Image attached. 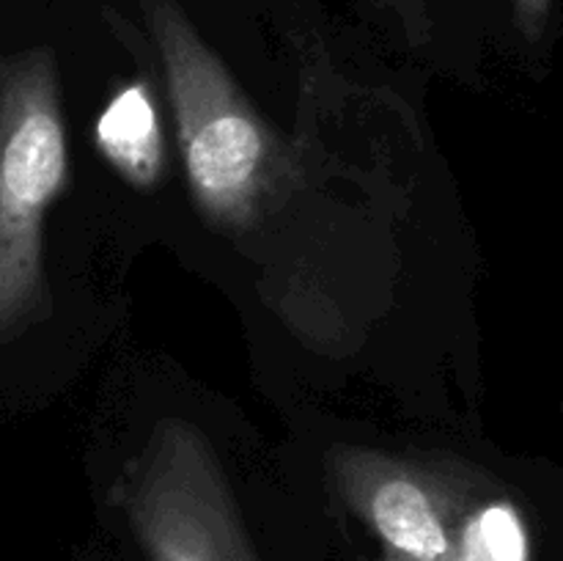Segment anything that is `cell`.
I'll return each instance as SVG.
<instances>
[{
  "instance_id": "3957f363",
  "label": "cell",
  "mask_w": 563,
  "mask_h": 561,
  "mask_svg": "<svg viewBox=\"0 0 563 561\" xmlns=\"http://www.w3.org/2000/svg\"><path fill=\"white\" fill-rule=\"evenodd\" d=\"M126 515L146 561H258L203 435L165 418L126 479Z\"/></svg>"
},
{
  "instance_id": "8992f818",
  "label": "cell",
  "mask_w": 563,
  "mask_h": 561,
  "mask_svg": "<svg viewBox=\"0 0 563 561\" xmlns=\"http://www.w3.org/2000/svg\"><path fill=\"white\" fill-rule=\"evenodd\" d=\"M460 561H528V534L509 501H489L465 517Z\"/></svg>"
},
{
  "instance_id": "7a4b0ae2",
  "label": "cell",
  "mask_w": 563,
  "mask_h": 561,
  "mask_svg": "<svg viewBox=\"0 0 563 561\" xmlns=\"http://www.w3.org/2000/svg\"><path fill=\"white\" fill-rule=\"evenodd\" d=\"M66 168L55 55L27 50L0 61V339L44 300V215Z\"/></svg>"
},
{
  "instance_id": "52a82bcc",
  "label": "cell",
  "mask_w": 563,
  "mask_h": 561,
  "mask_svg": "<svg viewBox=\"0 0 563 561\" xmlns=\"http://www.w3.org/2000/svg\"><path fill=\"white\" fill-rule=\"evenodd\" d=\"M504 3L509 9L517 33L528 44L542 42L550 28V20H553L555 0H504Z\"/></svg>"
},
{
  "instance_id": "ba28073f",
  "label": "cell",
  "mask_w": 563,
  "mask_h": 561,
  "mask_svg": "<svg viewBox=\"0 0 563 561\" xmlns=\"http://www.w3.org/2000/svg\"><path fill=\"white\" fill-rule=\"evenodd\" d=\"M368 3L394 16L396 25L405 31V36L412 44L427 38L429 25H432L429 22V0H368Z\"/></svg>"
},
{
  "instance_id": "5b68a950",
  "label": "cell",
  "mask_w": 563,
  "mask_h": 561,
  "mask_svg": "<svg viewBox=\"0 0 563 561\" xmlns=\"http://www.w3.org/2000/svg\"><path fill=\"white\" fill-rule=\"evenodd\" d=\"M97 143L110 165L135 187H152L163 176V130L154 97L143 82L119 88L97 121Z\"/></svg>"
},
{
  "instance_id": "277c9868",
  "label": "cell",
  "mask_w": 563,
  "mask_h": 561,
  "mask_svg": "<svg viewBox=\"0 0 563 561\" xmlns=\"http://www.w3.org/2000/svg\"><path fill=\"white\" fill-rule=\"evenodd\" d=\"M339 476L394 561H460V512L438 482L366 451L341 457Z\"/></svg>"
},
{
  "instance_id": "6da1fadb",
  "label": "cell",
  "mask_w": 563,
  "mask_h": 561,
  "mask_svg": "<svg viewBox=\"0 0 563 561\" xmlns=\"http://www.w3.org/2000/svg\"><path fill=\"white\" fill-rule=\"evenodd\" d=\"M159 55L192 201L218 226H245L269 185L273 141L181 0H135Z\"/></svg>"
}]
</instances>
